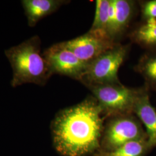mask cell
Segmentation results:
<instances>
[{
    "label": "cell",
    "instance_id": "obj_1",
    "mask_svg": "<svg viewBox=\"0 0 156 156\" xmlns=\"http://www.w3.org/2000/svg\"><path fill=\"white\" fill-rule=\"evenodd\" d=\"M103 113L95 98H87L58 113L51 127L56 150L63 156H83L97 149Z\"/></svg>",
    "mask_w": 156,
    "mask_h": 156
},
{
    "label": "cell",
    "instance_id": "obj_2",
    "mask_svg": "<svg viewBox=\"0 0 156 156\" xmlns=\"http://www.w3.org/2000/svg\"><path fill=\"white\" fill-rule=\"evenodd\" d=\"M13 70L12 87L25 83L44 86L53 75L41 53V40L37 35L5 50Z\"/></svg>",
    "mask_w": 156,
    "mask_h": 156
},
{
    "label": "cell",
    "instance_id": "obj_3",
    "mask_svg": "<svg viewBox=\"0 0 156 156\" xmlns=\"http://www.w3.org/2000/svg\"><path fill=\"white\" fill-rule=\"evenodd\" d=\"M127 53L126 46L116 45L90 62L82 82L87 86L120 84L119 69Z\"/></svg>",
    "mask_w": 156,
    "mask_h": 156
},
{
    "label": "cell",
    "instance_id": "obj_4",
    "mask_svg": "<svg viewBox=\"0 0 156 156\" xmlns=\"http://www.w3.org/2000/svg\"><path fill=\"white\" fill-rule=\"evenodd\" d=\"M95 100L104 113L123 114L133 112L140 90L133 89L122 84H109L90 86Z\"/></svg>",
    "mask_w": 156,
    "mask_h": 156
},
{
    "label": "cell",
    "instance_id": "obj_5",
    "mask_svg": "<svg viewBox=\"0 0 156 156\" xmlns=\"http://www.w3.org/2000/svg\"><path fill=\"white\" fill-rule=\"evenodd\" d=\"M147 140L140 122L134 117L123 115L111 121L106 127L103 144L106 151H112L129 142Z\"/></svg>",
    "mask_w": 156,
    "mask_h": 156
},
{
    "label": "cell",
    "instance_id": "obj_6",
    "mask_svg": "<svg viewBox=\"0 0 156 156\" xmlns=\"http://www.w3.org/2000/svg\"><path fill=\"white\" fill-rule=\"evenodd\" d=\"M62 44L79 59L87 64L117 45L106 34L90 30L87 33Z\"/></svg>",
    "mask_w": 156,
    "mask_h": 156
},
{
    "label": "cell",
    "instance_id": "obj_7",
    "mask_svg": "<svg viewBox=\"0 0 156 156\" xmlns=\"http://www.w3.org/2000/svg\"><path fill=\"white\" fill-rule=\"evenodd\" d=\"M52 74L57 73L82 81L87 64L82 62L62 42L52 45L43 53Z\"/></svg>",
    "mask_w": 156,
    "mask_h": 156
},
{
    "label": "cell",
    "instance_id": "obj_8",
    "mask_svg": "<svg viewBox=\"0 0 156 156\" xmlns=\"http://www.w3.org/2000/svg\"><path fill=\"white\" fill-rule=\"evenodd\" d=\"M133 112L145 125L149 149L156 146V111L151 105L149 96L145 89H140Z\"/></svg>",
    "mask_w": 156,
    "mask_h": 156
},
{
    "label": "cell",
    "instance_id": "obj_9",
    "mask_svg": "<svg viewBox=\"0 0 156 156\" xmlns=\"http://www.w3.org/2000/svg\"><path fill=\"white\" fill-rule=\"evenodd\" d=\"M66 2L60 0H23V8L27 18L28 26L34 27L42 18L56 11Z\"/></svg>",
    "mask_w": 156,
    "mask_h": 156
},
{
    "label": "cell",
    "instance_id": "obj_10",
    "mask_svg": "<svg viewBox=\"0 0 156 156\" xmlns=\"http://www.w3.org/2000/svg\"><path fill=\"white\" fill-rule=\"evenodd\" d=\"M115 12L113 37L122 33L127 27L134 12V2L127 0H112Z\"/></svg>",
    "mask_w": 156,
    "mask_h": 156
},
{
    "label": "cell",
    "instance_id": "obj_11",
    "mask_svg": "<svg viewBox=\"0 0 156 156\" xmlns=\"http://www.w3.org/2000/svg\"><path fill=\"white\" fill-rule=\"evenodd\" d=\"M134 42L142 47L156 51V19H149L131 34Z\"/></svg>",
    "mask_w": 156,
    "mask_h": 156
},
{
    "label": "cell",
    "instance_id": "obj_12",
    "mask_svg": "<svg viewBox=\"0 0 156 156\" xmlns=\"http://www.w3.org/2000/svg\"><path fill=\"white\" fill-rule=\"evenodd\" d=\"M136 69L145 79L148 87L156 90V51L142 57Z\"/></svg>",
    "mask_w": 156,
    "mask_h": 156
},
{
    "label": "cell",
    "instance_id": "obj_13",
    "mask_svg": "<svg viewBox=\"0 0 156 156\" xmlns=\"http://www.w3.org/2000/svg\"><path fill=\"white\" fill-rule=\"evenodd\" d=\"M149 150L147 140H136L129 142L113 151H102L98 156H144Z\"/></svg>",
    "mask_w": 156,
    "mask_h": 156
},
{
    "label": "cell",
    "instance_id": "obj_14",
    "mask_svg": "<svg viewBox=\"0 0 156 156\" xmlns=\"http://www.w3.org/2000/svg\"><path fill=\"white\" fill-rule=\"evenodd\" d=\"M111 0H97L94 19L90 31L108 35V26Z\"/></svg>",
    "mask_w": 156,
    "mask_h": 156
},
{
    "label": "cell",
    "instance_id": "obj_15",
    "mask_svg": "<svg viewBox=\"0 0 156 156\" xmlns=\"http://www.w3.org/2000/svg\"><path fill=\"white\" fill-rule=\"evenodd\" d=\"M142 13L145 20L156 19V0H151L145 2L142 6Z\"/></svg>",
    "mask_w": 156,
    "mask_h": 156
}]
</instances>
